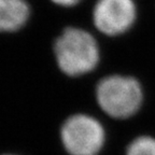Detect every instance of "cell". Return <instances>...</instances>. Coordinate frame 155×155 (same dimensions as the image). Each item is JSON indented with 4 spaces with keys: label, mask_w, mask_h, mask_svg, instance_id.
Instances as JSON below:
<instances>
[{
    "label": "cell",
    "mask_w": 155,
    "mask_h": 155,
    "mask_svg": "<svg viewBox=\"0 0 155 155\" xmlns=\"http://www.w3.org/2000/svg\"><path fill=\"white\" fill-rule=\"evenodd\" d=\"M56 63L65 74L80 77L91 72L99 63V48L90 32L68 27L54 44Z\"/></svg>",
    "instance_id": "1"
},
{
    "label": "cell",
    "mask_w": 155,
    "mask_h": 155,
    "mask_svg": "<svg viewBox=\"0 0 155 155\" xmlns=\"http://www.w3.org/2000/svg\"><path fill=\"white\" fill-rule=\"evenodd\" d=\"M99 107L114 119H128L140 109L143 92L138 81L125 75L104 78L96 88Z\"/></svg>",
    "instance_id": "2"
},
{
    "label": "cell",
    "mask_w": 155,
    "mask_h": 155,
    "mask_svg": "<svg viewBox=\"0 0 155 155\" xmlns=\"http://www.w3.org/2000/svg\"><path fill=\"white\" fill-rule=\"evenodd\" d=\"M64 148L70 155H97L104 144L106 134L98 120L87 114H74L61 129Z\"/></svg>",
    "instance_id": "3"
},
{
    "label": "cell",
    "mask_w": 155,
    "mask_h": 155,
    "mask_svg": "<svg viewBox=\"0 0 155 155\" xmlns=\"http://www.w3.org/2000/svg\"><path fill=\"white\" fill-rule=\"evenodd\" d=\"M137 16L134 0H98L93 11L96 28L107 36H119L133 26Z\"/></svg>",
    "instance_id": "4"
},
{
    "label": "cell",
    "mask_w": 155,
    "mask_h": 155,
    "mask_svg": "<svg viewBox=\"0 0 155 155\" xmlns=\"http://www.w3.org/2000/svg\"><path fill=\"white\" fill-rule=\"evenodd\" d=\"M30 9L25 0H0V32H13L27 23Z\"/></svg>",
    "instance_id": "5"
},
{
    "label": "cell",
    "mask_w": 155,
    "mask_h": 155,
    "mask_svg": "<svg viewBox=\"0 0 155 155\" xmlns=\"http://www.w3.org/2000/svg\"><path fill=\"white\" fill-rule=\"evenodd\" d=\"M126 155H155V138L141 136L131 141Z\"/></svg>",
    "instance_id": "6"
},
{
    "label": "cell",
    "mask_w": 155,
    "mask_h": 155,
    "mask_svg": "<svg viewBox=\"0 0 155 155\" xmlns=\"http://www.w3.org/2000/svg\"><path fill=\"white\" fill-rule=\"evenodd\" d=\"M52 1L54 3H56V5H61V7H73L80 0H52Z\"/></svg>",
    "instance_id": "7"
},
{
    "label": "cell",
    "mask_w": 155,
    "mask_h": 155,
    "mask_svg": "<svg viewBox=\"0 0 155 155\" xmlns=\"http://www.w3.org/2000/svg\"><path fill=\"white\" fill-rule=\"evenodd\" d=\"M5 155H12V154H5Z\"/></svg>",
    "instance_id": "8"
}]
</instances>
